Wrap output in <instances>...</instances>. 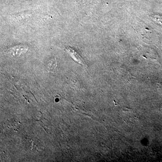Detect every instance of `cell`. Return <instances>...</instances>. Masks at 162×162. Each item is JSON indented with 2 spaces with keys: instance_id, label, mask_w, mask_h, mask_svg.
Masks as SVG:
<instances>
[{
  "instance_id": "6da1fadb",
  "label": "cell",
  "mask_w": 162,
  "mask_h": 162,
  "mask_svg": "<svg viewBox=\"0 0 162 162\" xmlns=\"http://www.w3.org/2000/svg\"><path fill=\"white\" fill-rule=\"evenodd\" d=\"M28 50V46L26 45H20L10 47L5 51L8 55L12 57H17L25 54Z\"/></svg>"
},
{
  "instance_id": "3957f363",
  "label": "cell",
  "mask_w": 162,
  "mask_h": 162,
  "mask_svg": "<svg viewBox=\"0 0 162 162\" xmlns=\"http://www.w3.org/2000/svg\"><path fill=\"white\" fill-rule=\"evenodd\" d=\"M152 19L154 20L155 21L157 22L158 24L162 25V16L156 15H153L152 16Z\"/></svg>"
},
{
  "instance_id": "7a4b0ae2",
  "label": "cell",
  "mask_w": 162,
  "mask_h": 162,
  "mask_svg": "<svg viewBox=\"0 0 162 162\" xmlns=\"http://www.w3.org/2000/svg\"><path fill=\"white\" fill-rule=\"evenodd\" d=\"M66 51L71 55V57L74 59L75 60L78 61L79 63L83 64V59L81 57L80 55L77 53L76 51H75L71 47H68L66 48Z\"/></svg>"
}]
</instances>
